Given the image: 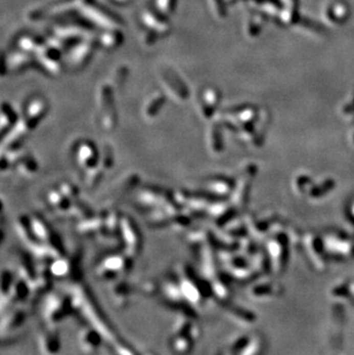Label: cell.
Listing matches in <instances>:
<instances>
[{
	"mask_svg": "<svg viewBox=\"0 0 354 355\" xmlns=\"http://www.w3.org/2000/svg\"><path fill=\"white\" fill-rule=\"evenodd\" d=\"M73 308L72 300L61 294H51L44 302L43 315L50 325L55 326L69 316Z\"/></svg>",
	"mask_w": 354,
	"mask_h": 355,
	"instance_id": "obj_1",
	"label": "cell"
},
{
	"mask_svg": "<svg viewBox=\"0 0 354 355\" xmlns=\"http://www.w3.org/2000/svg\"><path fill=\"white\" fill-rule=\"evenodd\" d=\"M27 313L25 309H12L4 313L0 317V335L12 334L13 331L21 328L26 322Z\"/></svg>",
	"mask_w": 354,
	"mask_h": 355,
	"instance_id": "obj_2",
	"label": "cell"
},
{
	"mask_svg": "<svg viewBox=\"0 0 354 355\" xmlns=\"http://www.w3.org/2000/svg\"><path fill=\"white\" fill-rule=\"evenodd\" d=\"M73 157L76 166L81 169H90L95 158V148L88 142L76 143L73 147Z\"/></svg>",
	"mask_w": 354,
	"mask_h": 355,
	"instance_id": "obj_3",
	"label": "cell"
},
{
	"mask_svg": "<svg viewBox=\"0 0 354 355\" xmlns=\"http://www.w3.org/2000/svg\"><path fill=\"white\" fill-rule=\"evenodd\" d=\"M38 345L41 353L54 354L60 349V337L54 325H50L41 331L38 337Z\"/></svg>",
	"mask_w": 354,
	"mask_h": 355,
	"instance_id": "obj_4",
	"label": "cell"
},
{
	"mask_svg": "<svg viewBox=\"0 0 354 355\" xmlns=\"http://www.w3.org/2000/svg\"><path fill=\"white\" fill-rule=\"evenodd\" d=\"M46 200H48L49 206L51 209L57 213L60 216H64V215H69L71 212L73 202L69 200L66 195H64L61 191L58 189H51L48 194H46Z\"/></svg>",
	"mask_w": 354,
	"mask_h": 355,
	"instance_id": "obj_5",
	"label": "cell"
},
{
	"mask_svg": "<svg viewBox=\"0 0 354 355\" xmlns=\"http://www.w3.org/2000/svg\"><path fill=\"white\" fill-rule=\"evenodd\" d=\"M15 169L21 176L26 177V179H30V177H34L38 172L39 165L34 157L25 153L20 158V160L15 163Z\"/></svg>",
	"mask_w": 354,
	"mask_h": 355,
	"instance_id": "obj_6",
	"label": "cell"
},
{
	"mask_svg": "<svg viewBox=\"0 0 354 355\" xmlns=\"http://www.w3.org/2000/svg\"><path fill=\"white\" fill-rule=\"evenodd\" d=\"M31 286L26 279L20 278L17 281H14L11 290L8 292V298L11 299V301L14 302H22L29 297Z\"/></svg>",
	"mask_w": 354,
	"mask_h": 355,
	"instance_id": "obj_7",
	"label": "cell"
},
{
	"mask_svg": "<svg viewBox=\"0 0 354 355\" xmlns=\"http://www.w3.org/2000/svg\"><path fill=\"white\" fill-rule=\"evenodd\" d=\"M74 268H75V263H73L71 260L60 258L55 260L52 265H51L50 272L53 276L64 278L71 276L74 272Z\"/></svg>",
	"mask_w": 354,
	"mask_h": 355,
	"instance_id": "obj_8",
	"label": "cell"
},
{
	"mask_svg": "<svg viewBox=\"0 0 354 355\" xmlns=\"http://www.w3.org/2000/svg\"><path fill=\"white\" fill-rule=\"evenodd\" d=\"M98 342H99V338L97 337V334L93 332L90 329L83 330L80 334V345L87 353L95 351L98 347Z\"/></svg>",
	"mask_w": 354,
	"mask_h": 355,
	"instance_id": "obj_9",
	"label": "cell"
},
{
	"mask_svg": "<svg viewBox=\"0 0 354 355\" xmlns=\"http://www.w3.org/2000/svg\"><path fill=\"white\" fill-rule=\"evenodd\" d=\"M13 283V274L9 272V270H4V272H2V274H0V292L8 296V292L9 290H11Z\"/></svg>",
	"mask_w": 354,
	"mask_h": 355,
	"instance_id": "obj_10",
	"label": "cell"
},
{
	"mask_svg": "<svg viewBox=\"0 0 354 355\" xmlns=\"http://www.w3.org/2000/svg\"><path fill=\"white\" fill-rule=\"evenodd\" d=\"M58 188L69 200H72L73 203L76 202V198L78 195V189L73 183H61Z\"/></svg>",
	"mask_w": 354,
	"mask_h": 355,
	"instance_id": "obj_11",
	"label": "cell"
},
{
	"mask_svg": "<svg viewBox=\"0 0 354 355\" xmlns=\"http://www.w3.org/2000/svg\"><path fill=\"white\" fill-rule=\"evenodd\" d=\"M3 239V231H2V229H0V241H2Z\"/></svg>",
	"mask_w": 354,
	"mask_h": 355,
	"instance_id": "obj_12",
	"label": "cell"
},
{
	"mask_svg": "<svg viewBox=\"0 0 354 355\" xmlns=\"http://www.w3.org/2000/svg\"><path fill=\"white\" fill-rule=\"evenodd\" d=\"M2 211H3V203L0 202V213H2Z\"/></svg>",
	"mask_w": 354,
	"mask_h": 355,
	"instance_id": "obj_13",
	"label": "cell"
}]
</instances>
